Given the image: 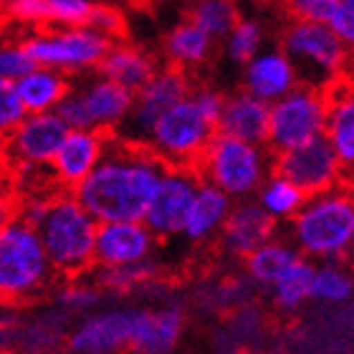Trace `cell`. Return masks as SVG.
Wrapping results in <instances>:
<instances>
[{
	"label": "cell",
	"mask_w": 354,
	"mask_h": 354,
	"mask_svg": "<svg viewBox=\"0 0 354 354\" xmlns=\"http://www.w3.org/2000/svg\"><path fill=\"white\" fill-rule=\"evenodd\" d=\"M256 203H259L261 210H263L273 223H279V221H291V218L301 210L304 203H306V195H304L299 187H294L288 180H283L281 175L271 172V175L261 183L259 190H256Z\"/></svg>",
	"instance_id": "83f0119b"
},
{
	"label": "cell",
	"mask_w": 354,
	"mask_h": 354,
	"mask_svg": "<svg viewBox=\"0 0 354 354\" xmlns=\"http://www.w3.org/2000/svg\"><path fill=\"white\" fill-rule=\"evenodd\" d=\"M129 337V309H109L88 314L68 334L74 354H122Z\"/></svg>",
	"instance_id": "ac0fdd59"
},
{
	"label": "cell",
	"mask_w": 354,
	"mask_h": 354,
	"mask_svg": "<svg viewBox=\"0 0 354 354\" xmlns=\"http://www.w3.org/2000/svg\"><path fill=\"white\" fill-rule=\"evenodd\" d=\"M190 99L210 124H218V117H221L223 104H225V94L223 91H218L213 86H200L195 91H190Z\"/></svg>",
	"instance_id": "b9f144b4"
},
{
	"label": "cell",
	"mask_w": 354,
	"mask_h": 354,
	"mask_svg": "<svg viewBox=\"0 0 354 354\" xmlns=\"http://www.w3.org/2000/svg\"><path fill=\"white\" fill-rule=\"evenodd\" d=\"M238 21L241 13L236 0H195L190 10V23L198 26L213 44L228 36Z\"/></svg>",
	"instance_id": "4dcf8cb0"
},
{
	"label": "cell",
	"mask_w": 354,
	"mask_h": 354,
	"mask_svg": "<svg viewBox=\"0 0 354 354\" xmlns=\"http://www.w3.org/2000/svg\"><path fill=\"white\" fill-rule=\"evenodd\" d=\"M329 111H326L324 140L334 149V155L344 165V170L354 165V96L349 86L339 84V91H326Z\"/></svg>",
	"instance_id": "d4e9b609"
},
{
	"label": "cell",
	"mask_w": 354,
	"mask_h": 354,
	"mask_svg": "<svg viewBox=\"0 0 354 354\" xmlns=\"http://www.w3.org/2000/svg\"><path fill=\"white\" fill-rule=\"evenodd\" d=\"M165 53H167L172 68L185 71V68L203 66V64L210 59L213 41H210L198 26H192L190 21H185L167 33V38H165Z\"/></svg>",
	"instance_id": "484cf974"
},
{
	"label": "cell",
	"mask_w": 354,
	"mask_h": 354,
	"mask_svg": "<svg viewBox=\"0 0 354 354\" xmlns=\"http://www.w3.org/2000/svg\"><path fill=\"white\" fill-rule=\"evenodd\" d=\"M283 53L294 64L296 76H306V86L314 88L339 79L347 66V46L324 23L294 21L283 33Z\"/></svg>",
	"instance_id": "9c48e42d"
},
{
	"label": "cell",
	"mask_w": 354,
	"mask_h": 354,
	"mask_svg": "<svg viewBox=\"0 0 354 354\" xmlns=\"http://www.w3.org/2000/svg\"><path fill=\"white\" fill-rule=\"evenodd\" d=\"M74 88L71 76L36 66L33 71L15 82V91L21 99L26 114H46L61 104V99Z\"/></svg>",
	"instance_id": "cb8c5ba5"
},
{
	"label": "cell",
	"mask_w": 354,
	"mask_h": 354,
	"mask_svg": "<svg viewBox=\"0 0 354 354\" xmlns=\"http://www.w3.org/2000/svg\"><path fill=\"white\" fill-rule=\"evenodd\" d=\"M352 276L342 263H314L311 276L309 301L326 304V306H342L352 299Z\"/></svg>",
	"instance_id": "f546056e"
},
{
	"label": "cell",
	"mask_w": 354,
	"mask_h": 354,
	"mask_svg": "<svg viewBox=\"0 0 354 354\" xmlns=\"http://www.w3.org/2000/svg\"><path fill=\"white\" fill-rule=\"evenodd\" d=\"M311 276H314V261L299 256V259L268 286L271 288L273 304H276L281 311H299L304 304L309 301Z\"/></svg>",
	"instance_id": "f1b7e54d"
},
{
	"label": "cell",
	"mask_w": 354,
	"mask_h": 354,
	"mask_svg": "<svg viewBox=\"0 0 354 354\" xmlns=\"http://www.w3.org/2000/svg\"><path fill=\"white\" fill-rule=\"evenodd\" d=\"M155 71L157 61L147 51L129 44H114V41H111L109 51L104 53V59L99 61V66H96V74L119 84L132 94H137L155 76Z\"/></svg>",
	"instance_id": "7402d4cb"
},
{
	"label": "cell",
	"mask_w": 354,
	"mask_h": 354,
	"mask_svg": "<svg viewBox=\"0 0 354 354\" xmlns=\"http://www.w3.org/2000/svg\"><path fill=\"white\" fill-rule=\"evenodd\" d=\"M74 91L79 94L84 109H86L91 129H99L104 134L117 132L122 122L132 111V91H127L119 84L109 82V79H104L99 74L94 79H88L86 84H82V86H74Z\"/></svg>",
	"instance_id": "d6986e66"
},
{
	"label": "cell",
	"mask_w": 354,
	"mask_h": 354,
	"mask_svg": "<svg viewBox=\"0 0 354 354\" xmlns=\"http://www.w3.org/2000/svg\"><path fill=\"white\" fill-rule=\"evenodd\" d=\"M271 167L273 157L266 147L215 132L192 170L198 172L200 183L213 185L236 203L251 200L261 183L271 175Z\"/></svg>",
	"instance_id": "277c9868"
},
{
	"label": "cell",
	"mask_w": 354,
	"mask_h": 354,
	"mask_svg": "<svg viewBox=\"0 0 354 354\" xmlns=\"http://www.w3.org/2000/svg\"><path fill=\"white\" fill-rule=\"evenodd\" d=\"M299 86L294 64L279 48L256 53L243 68V91L261 102L273 104Z\"/></svg>",
	"instance_id": "ffe728a7"
},
{
	"label": "cell",
	"mask_w": 354,
	"mask_h": 354,
	"mask_svg": "<svg viewBox=\"0 0 354 354\" xmlns=\"http://www.w3.org/2000/svg\"><path fill=\"white\" fill-rule=\"evenodd\" d=\"M3 6L15 21L21 23H38L44 26L46 23V10H44V0H3Z\"/></svg>",
	"instance_id": "7bdbcfd3"
},
{
	"label": "cell",
	"mask_w": 354,
	"mask_h": 354,
	"mask_svg": "<svg viewBox=\"0 0 354 354\" xmlns=\"http://www.w3.org/2000/svg\"><path fill=\"white\" fill-rule=\"evenodd\" d=\"M190 91L192 84L185 71L172 66L157 68L155 76L134 94L132 111L122 122V127L117 129L114 137L122 142H129V145L145 147V140H147V134L152 129V124L157 122V117L165 114L170 106H175L177 102L187 99Z\"/></svg>",
	"instance_id": "30bf717a"
},
{
	"label": "cell",
	"mask_w": 354,
	"mask_h": 354,
	"mask_svg": "<svg viewBox=\"0 0 354 354\" xmlns=\"http://www.w3.org/2000/svg\"><path fill=\"white\" fill-rule=\"evenodd\" d=\"M185 329V309L165 304L160 309H129L127 349L134 354H172Z\"/></svg>",
	"instance_id": "5bb4252c"
},
{
	"label": "cell",
	"mask_w": 354,
	"mask_h": 354,
	"mask_svg": "<svg viewBox=\"0 0 354 354\" xmlns=\"http://www.w3.org/2000/svg\"><path fill=\"white\" fill-rule=\"evenodd\" d=\"M109 38L99 36L86 26L38 30L23 41V48L28 51L36 66L51 68L66 76L96 71L104 53L109 51Z\"/></svg>",
	"instance_id": "ba28073f"
},
{
	"label": "cell",
	"mask_w": 354,
	"mask_h": 354,
	"mask_svg": "<svg viewBox=\"0 0 354 354\" xmlns=\"http://www.w3.org/2000/svg\"><path fill=\"white\" fill-rule=\"evenodd\" d=\"M271 172L299 187L306 198L329 192L344 185V165L337 160L334 149L324 137L304 145V147L288 149L281 155H273Z\"/></svg>",
	"instance_id": "8fae6325"
},
{
	"label": "cell",
	"mask_w": 354,
	"mask_h": 354,
	"mask_svg": "<svg viewBox=\"0 0 354 354\" xmlns=\"http://www.w3.org/2000/svg\"><path fill=\"white\" fill-rule=\"evenodd\" d=\"M53 279L36 228L21 218L0 225V299L18 301L44 291Z\"/></svg>",
	"instance_id": "5b68a950"
},
{
	"label": "cell",
	"mask_w": 354,
	"mask_h": 354,
	"mask_svg": "<svg viewBox=\"0 0 354 354\" xmlns=\"http://www.w3.org/2000/svg\"><path fill=\"white\" fill-rule=\"evenodd\" d=\"M165 170L147 147L109 137L102 162L71 195L96 223H142Z\"/></svg>",
	"instance_id": "6da1fadb"
},
{
	"label": "cell",
	"mask_w": 354,
	"mask_h": 354,
	"mask_svg": "<svg viewBox=\"0 0 354 354\" xmlns=\"http://www.w3.org/2000/svg\"><path fill=\"white\" fill-rule=\"evenodd\" d=\"M198 187L200 177L192 167H167L142 218L149 233L155 238L180 236Z\"/></svg>",
	"instance_id": "7c38bea8"
},
{
	"label": "cell",
	"mask_w": 354,
	"mask_h": 354,
	"mask_svg": "<svg viewBox=\"0 0 354 354\" xmlns=\"http://www.w3.org/2000/svg\"><path fill=\"white\" fill-rule=\"evenodd\" d=\"M276 238V223L261 210L256 200H236L223 223L218 241L230 259H248L256 248Z\"/></svg>",
	"instance_id": "e0dca14e"
},
{
	"label": "cell",
	"mask_w": 354,
	"mask_h": 354,
	"mask_svg": "<svg viewBox=\"0 0 354 354\" xmlns=\"http://www.w3.org/2000/svg\"><path fill=\"white\" fill-rule=\"evenodd\" d=\"M354 241V198L342 185L306 198L291 218V243L304 259L342 263Z\"/></svg>",
	"instance_id": "7a4b0ae2"
},
{
	"label": "cell",
	"mask_w": 354,
	"mask_h": 354,
	"mask_svg": "<svg viewBox=\"0 0 354 354\" xmlns=\"http://www.w3.org/2000/svg\"><path fill=\"white\" fill-rule=\"evenodd\" d=\"M86 28H91L94 33L104 38H114L124 30V15L119 13L117 8L111 6H102V3H94L91 13L86 18Z\"/></svg>",
	"instance_id": "ab89813d"
},
{
	"label": "cell",
	"mask_w": 354,
	"mask_h": 354,
	"mask_svg": "<svg viewBox=\"0 0 354 354\" xmlns=\"http://www.w3.org/2000/svg\"><path fill=\"white\" fill-rule=\"evenodd\" d=\"M334 3L337 0H291V10H294L296 21L324 23Z\"/></svg>",
	"instance_id": "ee69618b"
},
{
	"label": "cell",
	"mask_w": 354,
	"mask_h": 354,
	"mask_svg": "<svg viewBox=\"0 0 354 354\" xmlns=\"http://www.w3.org/2000/svg\"><path fill=\"white\" fill-rule=\"evenodd\" d=\"M53 114L64 122V127H66V129H91L88 114H86V109H84L82 99H79V94H76L74 88H71V91L61 99V104L53 109Z\"/></svg>",
	"instance_id": "60d3db41"
},
{
	"label": "cell",
	"mask_w": 354,
	"mask_h": 354,
	"mask_svg": "<svg viewBox=\"0 0 354 354\" xmlns=\"http://www.w3.org/2000/svg\"><path fill=\"white\" fill-rule=\"evenodd\" d=\"M160 266L152 259L142 261L137 266H124V268H99V273L94 276V283L99 291H114V294H127L134 288L149 286V281L157 276Z\"/></svg>",
	"instance_id": "1f68e13d"
},
{
	"label": "cell",
	"mask_w": 354,
	"mask_h": 354,
	"mask_svg": "<svg viewBox=\"0 0 354 354\" xmlns=\"http://www.w3.org/2000/svg\"><path fill=\"white\" fill-rule=\"evenodd\" d=\"M230 207H233V200L225 192H221L213 185L200 183L198 192L192 198L190 210L185 215L180 236H185L190 243H205V241H210V238L221 233Z\"/></svg>",
	"instance_id": "603a6c76"
},
{
	"label": "cell",
	"mask_w": 354,
	"mask_h": 354,
	"mask_svg": "<svg viewBox=\"0 0 354 354\" xmlns=\"http://www.w3.org/2000/svg\"><path fill=\"white\" fill-rule=\"evenodd\" d=\"M36 64L23 48V44H0V79L3 82H18L33 71Z\"/></svg>",
	"instance_id": "d590c367"
},
{
	"label": "cell",
	"mask_w": 354,
	"mask_h": 354,
	"mask_svg": "<svg viewBox=\"0 0 354 354\" xmlns=\"http://www.w3.org/2000/svg\"><path fill=\"white\" fill-rule=\"evenodd\" d=\"M253 291H256V286L248 276L228 279L215 288V304H218V309H243L245 304L251 301Z\"/></svg>",
	"instance_id": "74e56055"
},
{
	"label": "cell",
	"mask_w": 354,
	"mask_h": 354,
	"mask_svg": "<svg viewBox=\"0 0 354 354\" xmlns=\"http://www.w3.org/2000/svg\"><path fill=\"white\" fill-rule=\"evenodd\" d=\"M66 132L68 129L53 111L26 114L21 124L6 137V155L28 170L48 167Z\"/></svg>",
	"instance_id": "4fadbf2b"
},
{
	"label": "cell",
	"mask_w": 354,
	"mask_h": 354,
	"mask_svg": "<svg viewBox=\"0 0 354 354\" xmlns=\"http://www.w3.org/2000/svg\"><path fill=\"white\" fill-rule=\"evenodd\" d=\"M10 218H15V213H13V203L0 192V225H6Z\"/></svg>",
	"instance_id": "f6af8a7d"
},
{
	"label": "cell",
	"mask_w": 354,
	"mask_h": 354,
	"mask_svg": "<svg viewBox=\"0 0 354 354\" xmlns=\"http://www.w3.org/2000/svg\"><path fill=\"white\" fill-rule=\"evenodd\" d=\"M157 238L145 223H99L94 238V263L99 268H124L152 259Z\"/></svg>",
	"instance_id": "9a60e30c"
},
{
	"label": "cell",
	"mask_w": 354,
	"mask_h": 354,
	"mask_svg": "<svg viewBox=\"0 0 354 354\" xmlns=\"http://www.w3.org/2000/svg\"><path fill=\"white\" fill-rule=\"evenodd\" d=\"M215 132L233 137V140L248 142V145H261L266 147L268 137V104L245 94L243 88L236 94L225 96L223 111L218 117Z\"/></svg>",
	"instance_id": "44dd1931"
},
{
	"label": "cell",
	"mask_w": 354,
	"mask_h": 354,
	"mask_svg": "<svg viewBox=\"0 0 354 354\" xmlns=\"http://www.w3.org/2000/svg\"><path fill=\"white\" fill-rule=\"evenodd\" d=\"M91 8H94V0H44L46 23H51L53 28L86 26Z\"/></svg>",
	"instance_id": "836d02e7"
},
{
	"label": "cell",
	"mask_w": 354,
	"mask_h": 354,
	"mask_svg": "<svg viewBox=\"0 0 354 354\" xmlns=\"http://www.w3.org/2000/svg\"><path fill=\"white\" fill-rule=\"evenodd\" d=\"M261 46H263V28H261L259 21H251V18H241L225 36L228 59L236 61V64H243V66L256 53H261Z\"/></svg>",
	"instance_id": "d6a6232c"
},
{
	"label": "cell",
	"mask_w": 354,
	"mask_h": 354,
	"mask_svg": "<svg viewBox=\"0 0 354 354\" xmlns=\"http://www.w3.org/2000/svg\"><path fill=\"white\" fill-rule=\"evenodd\" d=\"M329 99L324 88L299 86L268 104V137L266 147L271 155L304 147L309 142L324 137Z\"/></svg>",
	"instance_id": "8992f818"
},
{
	"label": "cell",
	"mask_w": 354,
	"mask_h": 354,
	"mask_svg": "<svg viewBox=\"0 0 354 354\" xmlns=\"http://www.w3.org/2000/svg\"><path fill=\"white\" fill-rule=\"evenodd\" d=\"M324 26L349 48L354 44V0H337L326 15Z\"/></svg>",
	"instance_id": "f35d334b"
},
{
	"label": "cell",
	"mask_w": 354,
	"mask_h": 354,
	"mask_svg": "<svg viewBox=\"0 0 354 354\" xmlns=\"http://www.w3.org/2000/svg\"><path fill=\"white\" fill-rule=\"evenodd\" d=\"M109 137L111 134H104L99 129H68L48 165L53 180L68 190L82 185L94 172L96 165L102 162Z\"/></svg>",
	"instance_id": "2e32d148"
},
{
	"label": "cell",
	"mask_w": 354,
	"mask_h": 354,
	"mask_svg": "<svg viewBox=\"0 0 354 354\" xmlns=\"http://www.w3.org/2000/svg\"><path fill=\"white\" fill-rule=\"evenodd\" d=\"M213 134L215 124L200 114L187 96L157 117L145 140V147L167 167H195Z\"/></svg>",
	"instance_id": "52a82bcc"
},
{
	"label": "cell",
	"mask_w": 354,
	"mask_h": 354,
	"mask_svg": "<svg viewBox=\"0 0 354 354\" xmlns=\"http://www.w3.org/2000/svg\"><path fill=\"white\" fill-rule=\"evenodd\" d=\"M99 223L84 210L76 198L53 195L48 198L44 218L38 221L36 233L51 263L53 273L76 279L94 266V238Z\"/></svg>",
	"instance_id": "3957f363"
},
{
	"label": "cell",
	"mask_w": 354,
	"mask_h": 354,
	"mask_svg": "<svg viewBox=\"0 0 354 354\" xmlns=\"http://www.w3.org/2000/svg\"><path fill=\"white\" fill-rule=\"evenodd\" d=\"M23 119H26V109L18 99L15 84L0 79V137H8Z\"/></svg>",
	"instance_id": "8d00e7d4"
},
{
	"label": "cell",
	"mask_w": 354,
	"mask_h": 354,
	"mask_svg": "<svg viewBox=\"0 0 354 354\" xmlns=\"http://www.w3.org/2000/svg\"><path fill=\"white\" fill-rule=\"evenodd\" d=\"M102 304V291L94 283H71L64 286L59 294V306L68 314H82V311H91Z\"/></svg>",
	"instance_id": "e575fe53"
},
{
	"label": "cell",
	"mask_w": 354,
	"mask_h": 354,
	"mask_svg": "<svg viewBox=\"0 0 354 354\" xmlns=\"http://www.w3.org/2000/svg\"><path fill=\"white\" fill-rule=\"evenodd\" d=\"M299 256L301 253L296 251L291 241L273 238V241L263 243L261 248H256L248 259H243L245 276L253 281V286H271L273 281L279 279L281 273L286 271Z\"/></svg>",
	"instance_id": "4316f807"
}]
</instances>
